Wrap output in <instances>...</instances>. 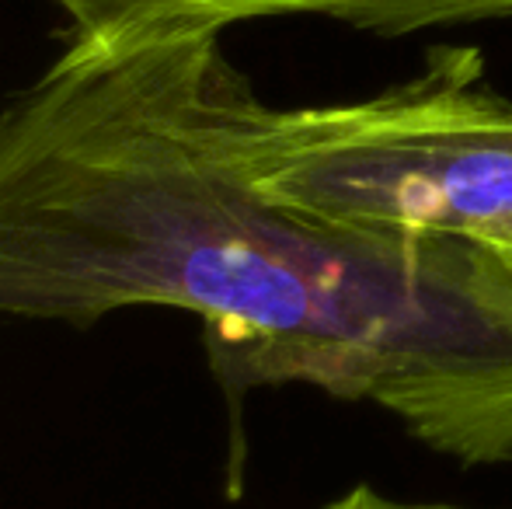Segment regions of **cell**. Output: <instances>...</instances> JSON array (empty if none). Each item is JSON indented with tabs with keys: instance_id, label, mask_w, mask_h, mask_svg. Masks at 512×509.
<instances>
[{
	"instance_id": "cell-1",
	"label": "cell",
	"mask_w": 512,
	"mask_h": 509,
	"mask_svg": "<svg viewBox=\"0 0 512 509\" xmlns=\"http://www.w3.org/2000/svg\"><path fill=\"white\" fill-rule=\"evenodd\" d=\"M258 102L216 70H136L49 140L21 203L39 307L203 318L230 391L370 401L460 464L512 461V272L492 248L342 224L265 196L237 161Z\"/></svg>"
},
{
	"instance_id": "cell-2",
	"label": "cell",
	"mask_w": 512,
	"mask_h": 509,
	"mask_svg": "<svg viewBox=\"0 0 512 509\" xmlns=\"http://www.w3.org/2000/svg\"><path fill=\"white\" fill-rule=\"evenodd\" d=\"M237 161L310 217L512 252V98L488 88L471 46H436L415 77L359 102H255Z\"/></svg>"
},
{
	"instance_id": "cell-3",
	"label": "cell",
	"mask_w": 512,
	"mask_h": 509,
	"mask_svg": "<svg viewBox=\"0 0 512 509\" xmlns=\"http://www.w3.org/2000/svg\"><path fill=\"white\" fill-rule=\"evenodd\" d=\"M74 32H115L168 18H203L220 28L255 18L317 14L359 32L401 39L429 28H464L512 18V0H56Z\"/></svg>"
},
{
	"instance_id": "cell-4",
	"label": "cell",
	"mask_w": 512,
	"mask_h": 509,
	"mask_svg": "<svg viewBox=\"0 0 512 509\" xmlns=\"http://www.w3.org/2000/svg\"><path fill=\"white\" fill-rule=\"evenodd\" d=\"M324 509H460V506H443V503H405V499H391L384 492L370 489V485H356L345 496H338L335 503Z\"/></svg>"
},
{
	"instance_id": "cell-5",
	"label": "cell",
	"mask_w": 512,
	"mask_h": 509,
	"mask_svg": "<svg viewBox=\"0 0 512 509\" xmlns=\"http://www.w3.org/2000/svg\"><path fill=\"white\" fill-rule=\"evenodd\" d=\"M495 255H499V258H502V262H506V265H509V272H512V252H495Z\"/></svg>"
}]
</instances>
